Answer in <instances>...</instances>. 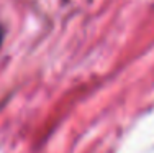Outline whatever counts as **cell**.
<instances>
[{
  "label": "cell",
  "mask_w": 154,
  "mask_h": 153,
  "mask_svg": "<svg viewBox=\"0 0 154 153\" xmlns=\"http://www.w3.org/2000/svg\"><path fill=\"white\" fill-rule=\"evenodd\" d=\"M2 41H3V28L0 27V46H2Z\"/></svg>",
  "instance_id": "6da1fadb"
}]
</instances>
